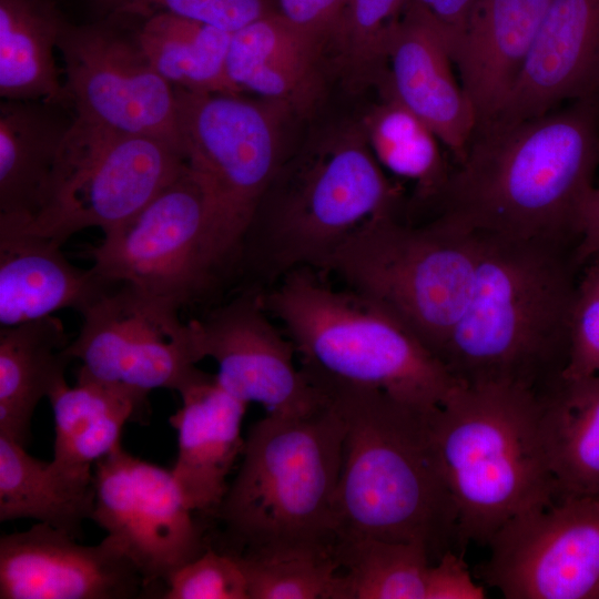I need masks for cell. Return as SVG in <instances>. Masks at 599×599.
Instances as JSON below:
<instances>
[{
    "label": "cell",
    "instance_id": "8",
    "mask_svg": "<svg viewBox=\"0 0 599 599\" xmlns=\"http://www.w3.org/2000/svg\"><path fill=\"white\" fill-rule=\"evenodd\" d=\"M478 252L477 234L439 216L414 226L385 214L358 226L327 270L404 324L439 359L471 302Z\"/></svg>",
    "mask_w": 599,
    "mask_h": 599
},
{
    "label": "cell",
    "instance_id": "13",
    "mask_svg": "<svg viewBox=\"0 0 599 599\" xmlns=\"http://www.w3.org/2000/svg\"><path fill=\"white\" fill-rule=\"evenodd\" d=\"M138 19L139 14L110 12L90 23L64 22L58 50L65 100L84 120L179 142L174 89L144 52Z\"/></svg>",
    "mask_w": 599,
    "mask_h": 599
},
{
    "label": "cell",
    "instance_id": "2",
    "mask_svg": "<svg viewBox=\"0 0 599 599\" xmlns=\"http://www.w3.org/2000/svg\"><path fill=\"white\" fill-rule=\"evenodd\" d=\"M314 384L345 429L334 546L361 539L417 544L437 561L457 545V511L433 445L432 409L375 388Z\"/></svg>",
    "mask_w": 599,
    "mask_h": 599
},
{
    "label": "cell",
    "instance_id": "12",
    "mask_svg": "<svg viewBox=\"0 0 599 599\" xmlns=\"http://www.w3.org/2000/svg\"><path fill=\"white\" fill-rule=\"evenodd\" d=\"M116 283L82 313L77 337L65 348L80 362L77 378L132 390L148 397L158 388L180 393L204 372L195 319Z\"/></svg>",
    "mask_w": 599,
    "mask_h": 599
},
{
    "label": "cell",
    "instance_id": "36",
    "mask_svg": "<svg viewBox=\"0 0 599 599\" xmlns=\"http://www.w3.org/2000/svg\"><path fill=\"white\" fill-rule=\"evenodd\" d=\"M164 599H250L236 556L207 547L166 581Z\"/></svg>",
    "mask_w": 599,
    "mask_h": 599
},
{
    "label": "cell",
    "instance_id": "11",
    "mask_svg": "<svg viewBox=\"0 0 599 599\" xmlns=\"http://www.w3.org/2000/svg\"><path fill=\"white\" fill-rule=\"evenodd\" d=\"M215 221L212 192L186 163L141 211L104 233L88 255L103 277L180 313L220 276L212 256Z\"/></svg>",
    "mask_w": 599,
    "mask_h": 599
},
{
    "label": "cell",
    "instance_id": "7",
    "mask_svg": "<svg viewBox=\"0 0 599 599\" xmlns=\"http://www.w3.org/2000/svg\"><path fill=\"white\" fill-rule=\"evenodd\" d=\"M398 193L351 125L281 167L243 236L237 264L262 276L327 270L338 246L364 222L394 214Z\"/></svg>",
    "mask_w": 599,
    "mask_h": 599
},
{
    "label": "cell",
    "instance_id": "5",
    "mask_svg": "<svg viewBox=\"0 0 599 599\" xmlns=\"http://www.w3.org/2000/svg\"><path fill=\"white\" fill-rule=\"evenodd\" d=\"M325 398L314 413L266 414L248 428L237 474L214 515L224 528L223 551L334 554L345 429Z\"/></svg>",
    "mask_w": 599,
    "mask_h": 599
},
{
    "label": "cell",
    "instance_id": "30",
    "mask_svg": "<svg viewBox=\"0 0 599 599\" xmlns=\"http://www.w3.org/2000/svg\"><path fill=\"white\" fill-rule=\"evenodd\" d=\"M136 31L152 65L173 89L241 93L226 70L231 32L164 11L139 14Z\"/></svg>",
    "mask_w": 599,
    "mask_h": 599
},
{
    "label": "cell",
    "instance_id": "9",
    "mask_svg": "<svg viewBox=\"0 0 599 599\" xmlns=\"http://www.w3.org/2000/svg\"><path fill=\"white\" fill-rule=\"evenodd\" d=\"M174 94L185 161L215 200L212 254L222 273L236 265L253 214L283 165L282 129L292 110L241 93L174 89Z\"/></svg>",
    "mask_w": 599,
    "mask_h": 599
},
{
    "label": "cell",
    "instance_id": "16",
    "mask_svg": "<svg viewBox=\"0 0 599 599\" xmlns=\"http://www.w3.org/2000/svg\"><path fill=\"white\" fill-rule=\"evenodd\" d=\"M195 322L204 356L217 365V383L237 399L257 403L266 414L291 416L325 404L324 393L296 367L293 343L272 324L255 288Z\"/></svg>",
    "mask_w": 599,
    "mask_h": 599
},
{
    "label": "cell",
    "instance_id": "34",
    "mask_svg": "<svg viewBox=\"0 0 599 599\" xmlns=\"http://www.w3.org/2000/svg\"><path fill=\"white\" fill-rule=\"evenodd\" d=\"M250 599H333L339 565L331 551L244 552Z\"/></svg>",
    "mask_w": 599,
    "mask_h": 599
},
{
    "label": "cell",
    "instance_id": "38",
    "mask_svg": "<svg viewBox=\"0 0 599 599\" xmlns=\"http://www.w3.org/2000/svg\"><path fill=\"white\" fill-rule=\"evenodd\" d=\"M483 598H486L484 587L473 579L464 559L453 549L429 566L426 599Z\"/></svg>",
    "mask_w": 599,
    "mask_h": 599
},
{
    "label": "cell",
    "instance_id": "27",
    "mask_svg": "<svg viewBox=\"0 0 599 599\" xmlns=\"http://www.w3.org/2000/svg\"><path fill=\"white\" fill-rule=\"evenodd\" d=\"M540 398V432L559 497L599 495V373Z\"/></svg>",
    "mask_w": 599,
    "mask_h": 599
},
{
    "label": "cell",
    "instance_id": "23",
    "mask_svg": "<svg viewBox=\"0 0 599 599\" xmlns=\"http://www.w3.org/2000/svg\"><path fill=\"white\" fill-rule=\"evenodd\" d=\"M74 118L67 100H1L0 222L35 217Z\"/></svg>",
    "mask_w": 599,
    "mask_h": 599
},
{
    "label": "cell",
    "instance_id": "10",
    "mask_svg": "<svg viewBox=\"0 0 599 599\" xmlns=\"http://www.w3.org/2000/svg\"><path fill=\"white\" fill-rule=\"evenodd\" d=\"M186 166L177 141L115 130L75 115L41 207L24 229L62 245L73 234H103L141 211Z\"/></svg>",
    "mask_w": 599,
    "mask_h": 599
},
{
    "label": "cell",
    "instance_id": "31",
    "mask_svg": "<svg viewBox=\"0 0 599 599\" xmlns=\"http://www.w3.org/2000/svg\"><path fill=\"white\" fill-rule=\"evenodd\" d=\"M365 116L361 126L383 169L415 183L424 199H438L450 172L439 139L417 115L390 94Z\"/></svg>",
    "mask_w": 599,
    "mask_h": 599
},
{
    "label": "cell",
    "instance_id": "18",
    "mask_svg": "<svg viewBox=\"0 0 599 599\" xmlns=\"http://www.w3.org/2000/svg\"><path fill=\"white\" fill-rule=\"evenodd\" d=\"M449 31L414 0L392 26L383 92L417 115L459 163L477 128L475 109L456 80Z\"/></svg>",
    "mask_w": 599,
    "mask_h": 599
},
{
    "label": "cell",
    "instance_id": "43",
    "mask_svg": "<svg viewBox=\"0 0 599 599\" xmlns=\"http://www.w3.org/2000/svg\"><path fill=\"white\" fill-rule=\"evenodd\" d=\"M597 599H599V592H598Z\"/></svg>",
    "mask_w": 599,
    "mask_h": 599
},
{
    "label": "cell",
    "instance_id": "24",
    "mask_svg": "<svg viewBox=\"0 0 599 599\" xmlns=\"http://www.w3.org/2000/svg\"><path fill=\"white\" fill-rule=\"evenodd\" d=\"M324 41L281 12L263 17L232 33L226 70L240 92L303 111L314 102Z\"/></svg>",
    "mask_w": 599,
    "mask_h": 599
},
{
    "label": "cell",
    "instance_id": "4",
    "mask_svg": "<svg viewBox=\"0 0 599 599\" xmlns=\"http://www.w3.org/2000/svg\"><path fill=\"white\" fill-rule=\"evenodd\" d=\"M429 427L457 511L459 547L487 546L508 520L559 497L536 394L509 385H460L429 412Z\"/></svg>",
    "mask_w": 599,
    "mask_h": 599
},
{
    "label": "cell",
    "instance_id": "20",
    "mask_svg": "<svg viewBox=\"0 0 599 599\" xmlns=\"http://www.w3.org/2000/svg\"><path fill=\"white\" fill-rule=\"evenodd\" d=\"M550 0H476L449 47L477 128L491 122L510 95ZM476 128V129H477Z\"/></svg>",
    "mask_w": 599,
    "mask_h": 599
},
{
    "label": "cell",
    "instance_id": "21",
    "mask_svg": "<svg viewBox=\"0 0 599 599\" xmlns=\"http://www.w3.org/2000/svg\"><path fill=\"white\" fill-rule=\"evenodd\" d=\"M179 394L182 405L170 417L177 432V457L171 473L189 507L214 516L227 490V476L243 453L247 404L205 372Z\"/></svg>",
    "mask_w": 599,
    "mask_h": 599
},
{
    "label": "cell",
    "instance_id": "26",
    "mask_svg": "<svg viewBox=\"0 0 599 599\" xmlns=\"http://www.w3.org/2000/svg\"><path fill=\"white\" fill-rule=\"evenodd\" d=\"M93 473L69 470L29 455L0 436V521L34 519L79 538L94 509Z\"/></svg>",
    "mask_w": 599,
    "mask_h": 599
},
{
    "label": "cell",
    "instance_id": "42",
    "mask_svg": "<svg viewBox=\"0 0 599 599\" xmlns=\"http://www.w3.org/2000/svg\"><path fill=\"white\" fill-rule=\"evenodd\" d=\"M590 98L599 101V73H598L596 84H595V88Z\"/></svg>",
    "mask_w": 599,
    "mask_h": 599
},
{
    "label": "cell",
    "instance_id": "28",
    "mask_svg": "<svg viewBox=\"0 0 599 599\" xmlns=\"http://www.w3.org/2000/svg\"><path fill=\"white\" fill-rule=\"evenodd\" d=\"M148 397L132 390L77 378L49 400L54 416L53 460L81 474L121 447L124 425L144 410Z\"/></svg>",
    "mask_w": 599,
    "mask_h": 599
},
{
    "label": "cell",
    "instance_id": "17",
    "mask_svg": "<svg viewBox=\"0 0 599 599\" xmlns=\"http://www.w3.org/2000/svg\"><path fill=\"white\" fill-rule=\"evenodd\" d=\"M38 522L0 537L1 599H136L151 591L110 537L97 545Z\"/></svg>",
    "mask_w": 599,
    "mask_h": 599
},
{
    "label": "cell",
    "instance_id": "14",
    "mask_svg": "<svg viewBox=\"0 0 599 599\" xmlns=\"http://www.w3.org/2000/svg\"><path fill=\"white\" fill-rule=\"evenodd\" d=\"M91 520L133 562L152 595L207 547L204 528L171 470L134 457L122 446L93 466Z\"/></svg>",
    "mask_w": 599,
    "mask_h": 599
},
{
    "label": "cell",
    "instance_id": "15",
    "mask_svg": "<svg viewBox=\"0 0 599 599\" xmlns=\"http://www.w3.org/2000/svg\"><path fill=\"white\" fill-rule=\"evenodd\" d=\"M487 546L479 579L507 599H597L599 495L558 497L518 515Z\"/></svg>",
    "mask_w": 599,
    "mask_h": 599
},
{
    "label": "cell",
    "instance_id": "37",
    "mask_svg": "<svg viewBox=\"0 0 599 599\" xmlns=\"http://www.w3.org/2000/svg\"><path fill=\"white\" fill-rule=\"evenodd\" d=\"M599 373V260L589 261L577 281L569 328V354L562 373L576 379Z\"/></svg>",
    "mask_w": 599,
    "mask_h": 599
},
{
    "label": "cell",
    "instance_id": "33",
    "mask_svg": "<svg viewBox=\"0 0 599 599\" xmlns=\"http://www.w3.org/2000/svg\"><path fill=\"white\" fill-rule=\"evenodd\" d=\"M409 0H347L329 35L339 70L352 87L378 84L387 71L389 30Z\"/></svg>",
    "mask_w": 599,
    "mask_h": 599
},
{
    "label": "cell",
    "instance_id": "6",
    "mask_svg": "<svg viewBox=\"0 0 599 599\" xmlns=\"http://www.w3.org/2000/svg\"><path fill=\"white\" fill-rule=\"evenodd\" d=\"M348 291L297 268L262 298L312 380L379 389L425 410L444 404L460 386L446 366L398 319Z\"/></svg>",
    "mask_w": 599,
    "mask_h": 599
},
{
    "label": "cell",
    "instance_id": "25",
    "mask_svg": "<svg viewBox=\"0 0 599 599\" xmlns=\"http://www.w3.org/2000/svg\"><path fill=\"white\" fill-rule=\"evenodd\" d=\"M70 342L53 315L0 326V436L27 446L38 404L68 384Z\"/></svg>",
    "mask_w": 599,
    "mask_h": 599
},
{
    "label": "cell",
    "instance_id": "22",
    "mask_svg": "<svg viewBox=\"0 0 599 599\" xmlns=\"http://www.w3.org/2000/svg\"><path fill=\"white\" fill-rule=\"evenodd\" d=\"M58 241L0 222V325L14 326L72 308L80 314L116 283L74 266Z\"/></svg>",
    "mask_w": 599,
    "mask_h": 599
},
{
    "label": "cell",
    "instance_id": "41",
    "mask_svg": "<svg viewBox=\"0 0 599 599\" xmlns=\"http://www.w3.org/2000/svg\"><path fill=\"white\" fill-rule=\"evenodd\" d=\"M450 33L449 45L461 31L476 0H414Z\"/></svg>",
    "mask_w": 599,
    "mask_h": 599
},
{
    "label": "cell",
    "instance_id": "3",
    "mask_svg": "<svg viewBox=\"0 0 599 599\" xmlns=\"http://www.w3.org/2000/svg\"><path fill=\"white\" fill-rule=\"evenodd\" d=\"M476 286L440 362L463 386L542 396L562 377L576 292L569 245L478 234Z\"/></svg>",
    "mask_w": 599,
    "mask_h": 599
},
{
    "label": "cell",
    "instance_id": "32",
    "mask_svg": "<svg viewBox=\"0 0 599 599\" xmlns=\"http://www.w3.org/2000/svg\"><path fill=\"white\" fill-rule=\"evenodd\" d=\"M333 599H426L427 550L417 544L377 539L338 542Z\"/></svg>",
    "mask_w": 599,
    "mask_h": 599
},
{
    "label": "cell",
    "instance_id": "19",
    "mask_svg": "<svg viewBox=\"0 0 599 599\" xmlns=\"http://www.w3.org/2000/svg\"><path fill=\"white\" fill-rule=\"evenodd\" d=\"M599 73V0H550L524 69L499 114L515 122L590 98Z\"/></svg>",
    "mask_w": 599,
    "mask_h": 599
},
{
    "label": "cell",
    "instance_id": "29",
    "mask_svg": "<svg viewBox=\"0 0 599 599\" xmlns=\"http://www.w3.org/2000/svg\"><path fill=\"white\" fill-rule=\"evenodd\" d=\"M64 22L52 0H0L2 100H65L54 61Z\"/></svg>",
    "mask_w": 599,
    "mask_h": 599
},
{
    "label": "cell",
    "instance_id": "40",
    "mask_svg": "<svg viewBox=\"0 0 599 599\" xmlns=\"http://www.w3.org/2000/svg\"><path fill=\"white\" fill-rule=\"evenodd\" d=\"M575 257L578 265L599 260V186L583 195L576 219Z\"/></svg>",
    "mask_w": 599,
    "mask_h": 599
},
{
    "label": "cell",
    "instance_id": "35",
    "mask_svg": "<svg viewBox=\"0 0 599 599\" xmlns=\"http://www.w3.org/2000/svg\"><path fill=\"white\" fill-rule=\"evenodd\" d=\"M110 12L146 14L164 11L217 29L235 32L272 13L276 0H99Z\"/></svg>",
    "mask_w": 599,
    "mask_h": 599
},
{
    "label": "cell",
    "instance_id": "39",
    "mask_svg": "<svg viewBox=\"0 0 599 599\" xmlns=\"http://www.w3.org/2000/svg\"><path fill=\"white\" fill-rule=\"evenodd\" d=\"M347 0H276L287 20L324 42L332 34Z\"/></svg>",
    "mask_w": 599,
    "mask_h": 599
},
{
    "label": "cell",
    "instance_id": "1",
    "mask_svg": "<svg viewBox=\"0 0 599 599\" xmlns=\"http://www.w3.org/2000/svg\"><path fill=\"white\" fill-rule=\"evenodd\" d=\"M599 165V101L477 128L439 195V217L473 233L569 245Z\"/></svg>",
    "mask_w": 599,
    "mask_h": 599
}]
</instances>
